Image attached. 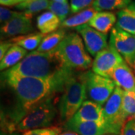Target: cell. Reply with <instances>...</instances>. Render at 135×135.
Listing matches in <instances>:
<instances>
[{"instance_id":"6da1fadb","label":"cell","mask_w":135,"mask_h":135,"mask_svg":"<svg viewBox=\"0 0 135 135\" xmlns=\"http://www.w3.org/2000/svg\"><path fill=\"white\" fill-rule=\"evenodd\" d=\"M74 74L41 79L21 77L6 71L2 72V79H4L6 85L14 92L17 101L15 110L9 115V121L5 124V129L14 132L16 125L29 111L46 99L62 92L66 82Z\"/></svg>"},{"instance_id":"7a4b0ae2","label":"cell","mask_w":135,"mask_h":135,"mask_svg":"<svg viewBox=\"0 0 135 135\" xmlns=\"http://www.w3.org/2000/svg\"><path fill=\"white\" fill-rule=\"evenodd\" d=\"M6 71L21 77L41 79H51L76 72L65 64L56 49L45 53L34 50Z\"/></svg>"},{"instance_id":"3957f363","label":"cell","mask_w":135,"mask_h":135,"mask_svg":"<svg viewBox=\"0 0 135 135\" xmlns=\"http://www.w3.org/2000/svg\"><path fill=\"white\" fill-rule=\"evenodd\" d=\"M87 100L85 72L75 73L68 80L59 101V114L64 123L71 119Z\"/></svg>"},{"instance_id":"277c9868","label":"cell","mask_w":135,"mask_h":135,"mask_svg":"<svg viewBox=\"0 0 135 135\" xmlns=\"http://www.w3.org/2000/svg\"><path fill=\"white\" fill-rule=\"evenodd\" d=\"M56 50L65 64L75 71H84L92 67V58L78 33L67 34Z\"/></svg>"},{"instance_id":"5b68a950","label":"cell","mask_w":135,"mask_h":135,"mask_svg":"<svg viewBox=\"0 0 135 135\" xmlns=\"http://www.w3.org/2000/svg\"><path fill=\"white\" fill-rule=\"evenodd\" d=\"M59 112L55 96L50 97L29 111L16 125L14 131H25L51 127Z\"/></svg>"},{"instance_id":"8992f818","label":"cell","mask_w":135,"mask_h":135,"mask_svg":"<svg viewBox=\"0 0 135 135\" xmlns=\"http://www.w3.org/2000/svg\"><path fill=\"white\" fill-rule=\"evenodd\" d=\"M124 90L116 86L113 94L103 106L104 123L112 134L122 135L126 120L122 114V98Z\"/></svg>"},{"instance_id":"52a82bcc","label":"cell","mask_w":135,"mask_h":135,"mask_svg":"<svg viewBox=\"0 0 135 135\" xmlns=\"http://www.w3.org/2000/svg\"><path fill=\"white\" fill-rule=\"evenodd\" d=\"M85 79L89 100L104 106L114 91L116 83L112 79L100 76L92 71L85 72Z\"/></svg>"},{"instance_id":"ba28073f","label":"cell","mask_w":135,"mask_h":135,"mask_svg":"<svg viewBox=\"0 0 135 135\" xmlns=\"http://www.w3.org/2000/svg\"><path fill=\"white\" fill-rule=\"evenodd\" d=\"M135 73V35L115 26L111 30L110 41Z\"/></svg>"},{"instance_id":"9c48e42d","label":"cell","mask_w":135,"mask_h":135,"mask_svg":"<svg viewBox=\"0 0 135 135\" xmlns=\"http://www.w3.org/2000/svg\"><path fill=\"white\" fill-rule=\"evenodd\" d=\"M125 60L114 47L109 43L107 47L97 54L92 65V71L97 74L111 79L113 71Z\"/></svg>"},{"instance_id":"30bf717a","label":"cell","mask_w":135,"mask_h":135,"mask_svg":"<svg viewBox=\"0 0 135 135\" xmlns=\"http://www.w3.org/2000/svg\"><path fill=\"white\" fill-rule=\"evenodd\" d=\"M82 38L85 47L90 56L95 57L98 53L107 47V35L101 33L88 24L76 28Z\"/></svg>"},{"instance_id":"8fae6325","label":"cell","mask_w":135,"mask_h":135,"mask_svg":"<svg viewBox=\"0 0 135 135\" xmlns=\"http://www.w3.org/2000/svg\"><path fill=\"white\" fill-rule=\"evenodd\" d=\"M64 129L71 131L80 135H105L112 134L110 128L105 123L78 121L71 119L64 123Z\"/></svg>"},{"instance_id":"7c38bea8","label":"cell","mask_w":135,"mask_h":135,"mask_svg":"<svg viewBox=\"0 0 135 135\" xmlns=\"http://www.w3.org/2000/svg\"><path fill=\"white\" fill-rule=\"evenodd\" d=\"M34 28L32 18L26 15L15 17L1 26L0 32L3 37H17L33 33Z\"/></svg>"},{"instance_id":"4fadbf2b","label":"cell","mask_w":135,"mask_h":135,"mask_svg":"<svg viewBox=\"0 0 135 135\" xmlns=\"http://www.w3.org/2000/svg\"><path fill=\"white\" fill-rule=\"evenodd\" d=\"M111 79L124 91L135 92V73L126 61L116 68Z\"/></svg>"},{"instance_id":"5bb4252c","label":"cell","mask_w":135,"mask_h":135,"mask_svg":"<svg viewBox=\"0 0 135 135\" xmlns=\"http://www.w3.org/2000/svg\"><path fill=\"white\" fill-rule=\"evenodd\" d=\"M71 119L78 121H89L104 123L103 107L87 99Z\"/></svg>"},{"instance_id":"9a60e30c","label":"cell","mask_w":135,"mask_h":135,"mask_svg":"<svg viewBox=\"0 0 135 135\" xmlns=\"http://www.w3.org/2000/svg\"><path fill=\"white\" fill-rule=\"evenodd\" d=\"M117 22L116 15L111 11L97 12L88 25L101 33L106 34L113 29Z\"/></svg>"},{"instance_id":"2e32d148","label":"cell","mask_w":135,"mask_h":135,"mask_svg":"<svg viewBox=\"0 0 135 135\" xmlns=\"http://www.w3.org/2000/svg\"><path fill=\"white\" fill-rule=\"evenodd\" d=\"M116 26L125 32L135 35V1L119 11Z\"/></svg>"},{"instance_id":"e0dca14e","label":"cell","mask_w":135,"mask_h":135,"mask_svg":"<svg viewBox=\"0 0 135 135\" xmlns=\"http://www.w3.org/2000/svg\"><path fill=\"white\" fill-rule=\"evenodd\" d=\"M62 21L51 11H45L37 17L36 25L41 33L44 35L57 31L61 27Z\"/></svg>"},{"instance_id":"ac0fdd59","label":"cell","mask_w":135,"mask_h":135,"mask_svg":"<svg viewBox=\"0 0 135 135\" xmlns=\"http://www.w3.org/2000/svg\"><path fill=\"white\" fill-rule=\"evenodd\" d=\"M27 50L14 44L5 56L0 60V70L4 71L15 67L27 56Z\"/></svg>"},{"instance_id":"d6986e66","label":"cell","mask_w":135,"mask_h":135,"mask_svg":"<svg viewBox=\"0 0 135 135\" xmlns=\"http://www.w3.org/2000/svg\"><path fill=\"white\" fill-rule=\"evenodd\" d=\"M98 11H96L93 7L87 8L77 14L68 17L61 24V29H74L81 26L83 25L88 24Z\"/></svg>"},{"instance_id":"ffe728a7","label":"cell","mask_w":135,"mask_h":135,"mask_svg":"<svg viewBox=\"0 0 135 135\" xmlns=\"http://www.w3.org/2000/svg\"><path fill=\"white\" fill-rule=\"evenodd\" d=\"M44 36L45 35L41 32H33L15 37L11 39V41L13 44L18 45L26 50L32 52L35 49H38Z\"/></svg>"},{"instance_id":"44dd1931","label":"cell","mask_w":135,"mask_h":135,"mask_svg":"<svg viewBox=\"0 0 135 135\" xmlns=\"http://www.w3.org/2000/svg\"><path fill=\"white\" fill-rule=\"evenodd\" d=\"M66 35V32L63 29H58L56 32L46 35L36 50L45 53L55 50L62 42Z\"/></svg>"},{"instance_id":"7402d4cb","label":"cell","mask_w":135,"mask_h":135,"mask_svg":"<svg viewBox=\"0 0 135 135\" xmlns=\"http://www.w3.org/2000/svg\"><path fill=\"white\" fill-rule=\"evenodd\" d=\"M50 2V0H24L15 8L32 18L35 14L48 9Z\"/></svg>"},{"instance_id":"603a6c76","label":"cell","mask_w":135,"mask_h":135,"mask_svg":"<svg viewBox=\"0 0 135 135\" xmlns=\"http://www.w3.org/2000/svg\"><path fill=\"white\" fill-rule=\"evenodd\" d=\"M131 2V0H95L92 7L99 11H111L125 8Z\"/></svg>"},{"instance_id":"cb8c5ba5","label":"cell","mask_w":135,"mask_h":135,"mask_svg":"<svg viewBox=\"0 0 135 135\" xmlns=\"http://www.w3.org/2000/svg\"><path fill=\"white\" fill-rule=\"evenodd\" d=\"M122 114L126 122L135 118V92L128 91L123 92Z\"/></svg>"},{"instance_id":"d4e9b609","label":"cell","mask_w":135,"mask_h":135,"mask_svg":"<svg viewBox=\"0 0 135 135\" xmlns=\"http://www.w3.org/2000/svg\"><path fill=\"white\" fill-rule=\"evenodd\" d=\"M48 10L56 15L62 23L68 18V15L71 11V6L68 2L59 3L56 2L50 1L49 5Z\"/></svg>"},{"instance_id":"484cf974","label":"cell","mask_w":135,"mask_h":135,"mask_svg":"<svg viewBox=\"0 0 135 135\" xmlns=\"http://www.w3.org/2000/svg\"><path fill=\"white\" fill-rule=\"evenodd\" d=\"M25 14L21 11H11L5 6H1L0 8V22L1 25L4 24L5 23L8 22L11 20L14 19L15 17H17L20 16H23Z\"/></svg>"},{"instance_id":"4316f807","label":"cell","mask_w":135,"mask_h":135,"mask_svg":"<svg viewBox=\"0 0 135 135\" xmlns=\"http://www.w3.org/2000/svg\"><path fill=\"white\" fill-rule=\"evenodd\" d=\"M61 131L62 129L57 127H49L27 131L23 132V135H58Z\"/></svg>"},{"instance_id":"83f0119b","label":"cell","mask_w":135,"mask_h":135,"mask_svg":"<svg viewBox=\"0 0 135 135\" xmlns=\"http://www.w3.org/2000/svg\"><path fill=\"white\" fill-rule=\"evenodd\" d=\"M95 0H70L71 12L77 14L83 10L87 8L89 6L92 5Z\"/></svg>"},{"instance_id":"f1b7e54d","label":"cell","mask_w":135,"mask_h":135,"mask_svg":"<svg viewBox=\"0 0 135 135\" xmlns=\"http://www.w3.org/2000/svg\"><path fill=\"white\" fill-rule=\"evenodd\" d=\"M122 135H135V118L126 121L122 128Z\"/></svg>"},{"instance_id":"f546056e","label":"cell","mask_w":135,"mask_h":135,"mask_svg":"<svg viewBox=\"0 0 135 135\" xmlns=\"http://www.w3.org/2000/svg\"><path fill=\"white\" fill-rule=\"evenodd\" d=\"M13 45H14V44L11 42V40L1 41V44H0V60L5 56V54Z\"/></svg>"},{"instance_id":"4dcf8cb0","label":"cell","mask_w":135,"mask_h":135,"mask_svg":"<svg viewBox=\"0 0 135 135\" xmlns=\"http://www.w3.org/2000/svg\"><path fill=\"white\" fill-rule=\"evenodd\" d=\"M24 0H0L2 6H17Z\"/></svg>"},{"instance_id":"1f68e13d","label":"cell","mask_w":135,"mask_h":135,"mask_svg":"<svg viewBox=\"0 0 135 135\" xmlns=\"http://www.w3.org/2000/svg\"><path fill=\"white\" fill-rule=\"evenodd\" d=\"M58 135H80L77 134V133H75V132H74V131H61L59 133Z\"/></svg>"},{"instance_id":"d6a6232c","label":"cell","mask_w":135,"mask_h":135,"mask_svg":"<svg viewBox=\"0 0 135 135\" xmlns=\"http://www.w3.org/2000/svg\"><path fill=\"white\" fill-rule=\"evenodd\" d=\"M53 2H59V3H65V2H68V0H51Z\"/></svg>"},{"instance_id":"836d02e7","label":"cell","mask_w":135,"mask_h":135,"mask_svg":"<svg viewBox=\"0 0 135 135\" xmlns=\"http://www.w3.org/2000/svg\"><path fill=\"white\" fill-rule=\"evenodd\" d=\"M1 135H5V134H4L3 133H1Z\"/></svg>"},{"instance_id":"e575fe53","label":"cell","mask_w":135,"mask_h":135,"mask_svg":"<svg viewBox=\"0 0 135 135\" xmlns=\"http://www.w3.org/2000/svg\"><path fill=\"white\" fill-rule=\"evenodd\" d=\"M105 135H116V134H105Z\"/></svg>"}]
</instances>
